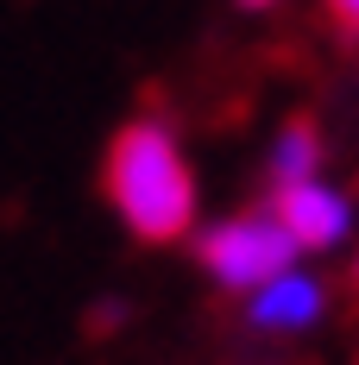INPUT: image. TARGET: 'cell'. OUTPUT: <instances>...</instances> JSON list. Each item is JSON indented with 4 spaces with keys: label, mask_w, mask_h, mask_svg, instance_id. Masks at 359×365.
Returning <instances> with one entry per match:
<instances>
[{
    "label": "cell",
    "mask_w": 359,
    "mask_h": 365,
    "mask_svg": "<svg viewBox=\"0 0 359 365\" xmlns=\"http://www.w3.org/2000/svg\"><path fill=\"white\" fill-rule=\"evenodd\" d=\"M265 208L278 215V227L296 240V252H303V258L340 252V246L353 240V227H359L353 195H347L340 182H328V177L290 182V189H271V195H265Z\"/></svg>",
    "instance_id": "obj_3"
},
{
    "label": "cell",
    "mask_w": 359,
    "mask_h": 365,
    "mask_svg": "<svg viewBox=\"0 0 359 365\" xmlns=\"http://www.w3.org/2000/svg\"><path fill=\"white\" fill-rule=\"evenodd\" d=\"M353 290H359V252H353Z\"/></svg>",
    "instance_id": "obj_9"
},
{
    "label": "cell",
    "mask_w": 359,
    "mask_h": 365,
    "mask_svg": "<svg viewBox=\"0 0 359 365\" xmlns=\"http://www.w3.org/2000/svg\"><path fill=\"white\" fill-rule=\"evenodd\" d=\"M120 328H126V302L120 296H108V302L89 309V334H120Z\"/></svg>",
    "instance_id": "obj_6"
},
{
    "label": "cell",
    "mask_w": 359,
    "mask_h": 365,
    "mask_svg": "<svg viewBox=\"0 0 359 365\" xmlns=\"http://www.w3.org/2000/svg\"><path fill=\"white\" fill-rule=\"evenodd\" d=\"M322 6H328V19H334L347 38H359V0H322Z\"/></svg>",
    "instance_id": "obj_7"
},
{
    "label": "cell",
    "mask_w": 359,
    "mask_h": 365,
    "mask_svg": "<svg viewBox=\"0 0 359 365\" xmlns=\"http://www.w3.org/2000/svg\"><path fill=\"white\" fill-rule=\"evenodd\" d=\"M240 315H246V328L265 334V340H296V334H309V328L328 322V284L309 264H296L284 277H271L265 290H252L246 302H240Z\"/></svg>",
    "instance_id": "obj_4"
},
{
    "label": "cell",
    "mask_w": 359,
    "mask_h": 365,
    "mask_svg": "<svg viewBox=\"0 0 359 365\" xmlns=\"http://www.w3.org/2000/svg\"><path fill=\"white\" fill-rule=\"evenodd\" d=\"M233 6H246V13H271L278 0H233Z\"/></svg>",
    "instance_id": "obj_8"
},
{
    "label": "cell",
    "mask_w": 359,
    "mask_h": 365,
    "mask_svg": "<svg viewBox=\"0 0 359 365\" xmlns=\"http://www.w3.org/2000/svg\"><path fill=\"white\" fill-rule=\"evenodd\" d=\"M101 195L120 215V227L145 246H177L196 240V208H202V182L183 151V133L164 113H133L108 139L101 158Z\"/></svg>",
    "instance_id": "obj_1"
},
{
    "label": "cell",
    "mask_w": 359,
    "mask_h": 365,
    "mask_svg": "<svg viewBox=\"0 0 359 365\" xmlns=\"http://www.w3.org/2000/svg\"><path fill=\"white\" fill-rule=\"evenodd\" d=\"M322 158H328V139L315 120H303V113H290L284 126L271 133V151H265V177L271 189H290V182H315L322 177Z\"/></svg>",
    "instance_id": "obj_5"
},
{
    "label": "cell",
    "mask_w": 359,
    "mask_h": 365,
    "mask_svg": "<svg viewBox=\"0 0 359 365\" xmlns=\"http://www.w3.org/2000/svg\"><path fill=\"white\" fill-rule=\"evenodd\" d=\"M189 252H196V264L215 277L221 290L240 296V302L252 290H265L271 277H284V271L303 264L296 240L278 227V215L265 202L258 208H240V215H221V220H202L196 240H189Z\"/></svg>",
    "instance_id": "obj_2"
}]
</instances>
